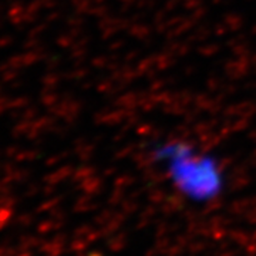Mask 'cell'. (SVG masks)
<instances>
[{
	"label": "cell",
	"instance_id": "1",
	"mask_svg": "<svg viewBox=\"0 0 256 256\" xmlns=\"http://www.w3.org/2000/svg\"><path fill=\"white\" fill-rule=\"evenodd\" d=\"M154 160L164 165L174 184L192 198H210L224 182L216 156L198 152L181 141H170L154 148Z\"/></svg>",
	"mask_w": 256,
	"mask_h": 256
}]
</instances>
